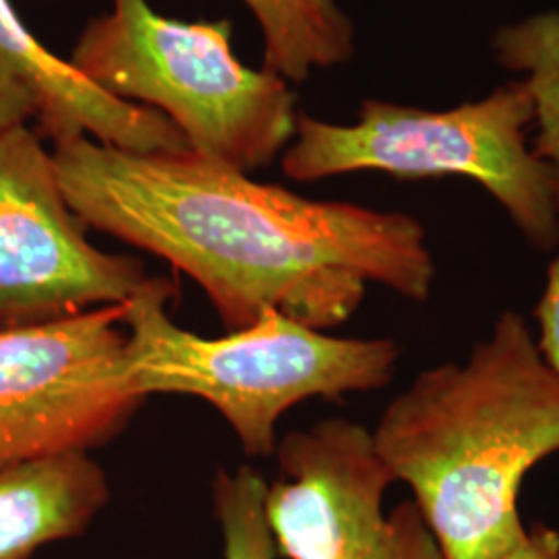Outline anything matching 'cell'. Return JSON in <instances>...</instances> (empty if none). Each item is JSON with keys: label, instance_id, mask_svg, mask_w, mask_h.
<instances>
[{"label": "cell", "instance_id": "5bb4252c", "mask_svg": "<svg viewBox=\"0 0 559 559\" xmlns=\"http://www.w3.org/2000/svg\"><path fill=\"white\" fill-rule=\"evenodd\" d=\"M533 316L537 321L535 344L540 357L559 376V251L547 267L545 286Z\"/></svg>", "mask_w": 559, "mask_h": 559}, {"label": "cell", "instance_id": "6da1fadb", "mask_svg": "<svg viewBox=\"0 0 559 559\" xmlns=\"http://www.w3.org/2000/svg\"><path fill=\"white\" fill-rule=\"evenodd\" d=\"M52 158L85 226L195 280L228 332L265 309L338 328L369 284L431 299L436 261L411 214L309 200L193 150L138 154L78 138L52 145Z\"/></svg>", "mask_w": 559, "mask_h": 559}, {"label": "cell", "instance_id": "ba28073f", "mask_svg": "<svg viewBox=\"0 0 559 559\" xmlns=\"http://www.w3.org/2000/svg\"><path fill=\"white\" fill-rule=\"evenodd\" d=\"M276 459L265 516L282 558L443 559L415 501L383 512L396 480L367 427L334 417L295 429L278 441Z\"/></svg>", "mask_w": 559, "mask_h": 559}, {"label": "cell", "instance_id": "2e32d148", "mask_svg": "<svg viewBox=\"0 0 559 559\" xmlns=\"http://www.w3.org/2000/svg\"><path fill=\"white\" fill-rule=\"evenodd\" d=\"M493 559H559V533L545 524H535L516 547Z\"/></svg>", "mask_w": 559, "mask_h": 559}, {"label": "cell", "instance_id": "8fae6325", "mask_svg": "<svg viewBox=\"0 0 559 559\" xmlns=\"http://www.w3.org/2000/svg\"><path fill=\"white\" fill-rule=\"evenodd\" d=\"M260 23L265 67L284 81L302 83L318 69L355 55V25L336 0H245Z\"/></svg>", "mask_w": 559, "mask_h": 559}, {"label": "cell", "instance_id": "52a82bcc", "mask_svg": "<svg viewBox=\"0 0 559 559\" xmlns=\"http://www.w3.org/2000/svg\"><path fill=\"white\" fill-rule=\"evenodd\" d=\"M124 307L0 330V468L117 438L145 400L122 381Z\"/></svg>", "mask_w": 559, "mask_h": 559}, {"label": "cell", "instance_id": "4fadbf2b", "mask_svg": "<svg viewBox=\"0 0 559 559\" xmlns=\"http://www.w3.org/2000/svg\"><path fill=\"white\" fill-rule=\"evenodd\" d=\"M267 480L251 466L218 471L214 508L221 522L224 559H276L278 549L265 516Z\"/></svg>", "mask_w": 559, "mask_h": 559}, {"label": "cell", "instance_id": "9c48e42d", "mask_svg": "<svg viewBox=\"0 0 559 559\" xmlns=\"http://www.w3.org/2000/svg\"><path fill=\"white\" fill-rule=\"evenodd\" d=\"M0 57L38 96V135L52 141L90 138L124 152L189 150L179 129L154 108L119 100L52 55L20 20L11 0H0Z\"/></svg>", "mask_w": 559, "mask_h": 559}, {"label": "cell", "instance_id": "30bf717a", "mask_svg": "<svg viewBox=\"0 0 559 559\" xmlns=\"http://www.w3.org/2000/svg\"><path fill=\"white\" fill-rule=\"evenodd\" d=\"M110 500L108 475L90 452L0 468V559H29L83 535Z\"/></svg>", "mask_w": 559, "mask_h": 559}, {"label": "cell", "instance_id": "5b68a950", "mask_svg": "<svg viewBox=\"0 0 559 559\" xmlns=\"http://www.w3.org/2000/svg\"><path fill=\"white\" fill-rule=\"evenodd\" d=\"M533 124L535 102L520 81L450 110L367 100L355 124L299 115L282 173L302 182L365 170L404 180L464 177L500 203L533 249L556 253V180L526 141Z\"/></svg>", "mask_w": 559, "mask_h": 559}, {"label": "cell", "instance_id": "8992f818", "mask_svg": "<svg viewBox=\"0 0 559 559\" xmlns=\"http://www.w3.org/2000/svg\"><path fill=\"white\" fill-rule=\"evenodd\" d=\"M62 193L52 152L27 124L0 135V330L67 320L143 297H179L140 258L106 253Z\"/></svg>", "mask_w": 559, "mask_h": 559}, {"label": "cell", "instance_id": "7c38bea8", "mask_svg": "<svg viewBox=\"0 0 559 559\" xmlns=\"http://www.w3.org/2000/svg\"><path fill=\"white\" fill-rule=\"evenodd\" d=\"M491 50L503 69L522 78L535 102L531 147L554 173L559 212V11L501 25Z\"/></svg>", "mask_w": 559, "mask_h": 559}, {"label": "cell", "instance_id": "277c9868", "mask_svg": "<svg viewBox=\"0 0 559 559\" xmlns=\"http://www.w3.org/2000/svg\"><path fill=\"white\" fill-rule=\"evenodd\" d=\"M230 21L168 20L147 0H112L69 62L110 96L170 120L201 156L242 173L265 168L295 140L297 96L233 52Z\"/></svg>", "mask_w": 559, "mask_h": 559}, {"label": "cell", "instance_id": "3957f363", "mask_svg": "<svg viewBox=\"0 0 559 559\" xmlns=\"http://www.w3.org/2000/svg\"><path fill=\"white\" fill-rule=\"evenodd\" d=\"M166 305L162 297H143L124 307V388L141 400H205L253 459L276 454L286 411L311 399L381 390L402 357L396 340L332 336L274 309L242 330L203 338L170 320Z\"/></svg>", "mask_w": 559, "mask_h": 559}, {"label": "cell", "instance_id": "9a60e30c", "mask_svg": "<svg viewBox=\"0 0 559 559\" xmlns=\"http://www.w3.org/2000/svg\"><path fill=\"white\" fill-rule=\"evenodd\" d=\"M38 117L34 87L0 57V135Z\"/></svg>", "mask_w": 559, "mask_h": 559}, {"label": "cell", "instance_id": "7a4b0ae2", "mask_svg": "<svg viewBox=\"0 0 559 559\" xmlns=\"http://www.w3.org/2000/svg\"><path fill=\"white\" fill-rule=\"evenodd\" d=\"M371 440L443 559H493L526 537L520 485L559 452V376L519 311L498 316L464 360L420 371Z\"/></svg>", "mask_w": 559, "mask_h": 559}]
</instances>
